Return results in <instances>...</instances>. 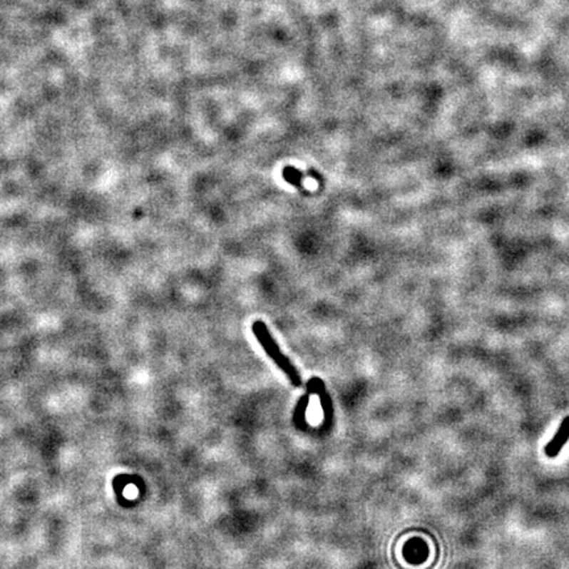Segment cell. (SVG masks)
I'll use <instances>...</instances> for the list:
<instances>
[{
	"label": "cell",
	"mask_w": 569,
	"mask_h": 569,
	"mask_svg": "<svg viewBox=\"0 0 569 569\" xmlns=\"http://www.w3.org/2000/svg\"><path fill=\"white\" fill-rule=\"evenodd\" d=\"M252 332L255 334V337L257 339L260 345L262 347V349L265 351V354L272 359V362L276 364L277 366L284 371V374L289 377L290 382L293 386H301L302 385V379L299 376V373L297 371V368L294 366L292 362L287 359V356H284L280 347L277 344L276 340L272 337V334L269 332L267 324L262 320H256L252 324Z\"/></svg>",
	"instance_id": "cell-1"
},
{
	"label": "cell",
	"mask_w": 569,
	"mask_h": 569,
	"mask_svg": "<svg viewBox=\"0 0 569 569\" xmlns=\"http://www.w3.org/2000/svg\"><path fill=\"white\" fill-rule=\"evenodd\" d=\"M307 391L310 394H318L320 399V405L323 409L324 413V423H323V431L327 432L332 424V419H334V407H332V401L328 394L327 388L324 385V382L319 379V377H312V379L307 382Z\"/></svg>",
	"instance_id": "cell-2"
},
{
	"label": "cell",
	"mask_w": 569,
	"mask_h": 569,
	"mask_svg": "<svg viewBox=\"0 0 569 569\" xmlns=\"http://www.w3.org/2000/svg\"><path fill=\"white\" fill-rule=\"evenodd\" d=\"M569 440V416L564 418L561 422L560 427L558 429V431L555 434V436L550 440V443L545 446L544 448V453L545 456L550 458H555V457L560 455L561 451L565 447L567 441Z\"/></svg>",
	"instance_id": "cell-3"
},
{
	"label": "cell",
	"mask_w": 569,
	"mask_h": 569,
	"mask_svg": "<svg viewBox=\"0 0 569 569\" xmlns=\"http://www.w3.org/2000/svg\"><path fill=\"white\" fill-rule=\"evenodd\" d=\"M282 177H284V181L287 182V183H290V185H293L294 188H297V189L299 190H304V186H303L304 174H303L302 172H299L297 168H294V166H284V169H282Z\"/></svg>",
	"instance_id": "cell-4"
},
{
	"label": "cell",
	"mask_w": 569,
	"mask_h": 569,
	"mask_svg": "<svg viewBox=\"0 0 569 569\" xmlns=\"http://www.w3.org/2000/svg\"><path fill=\"white\" fill-rule=\"evenodd\" d=\"M309 402H310V393L307 391V393L299 399L298 405H297L295 410H294V423H295L298 427H304V426H306V409H307V406H309Z\"/></svg>",
	"instance_id": "cell-5"
}]
</instances>
